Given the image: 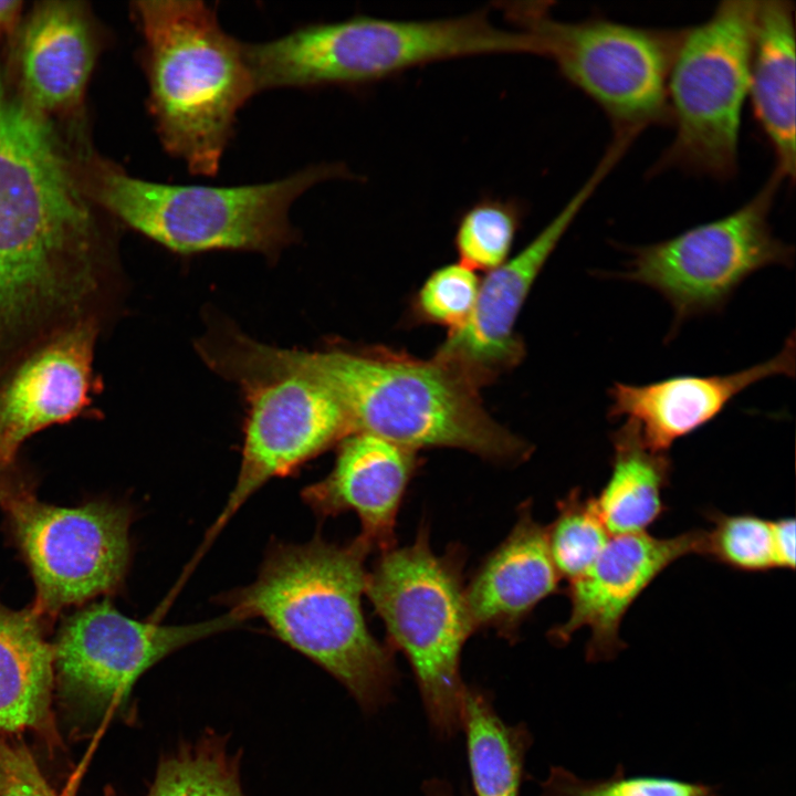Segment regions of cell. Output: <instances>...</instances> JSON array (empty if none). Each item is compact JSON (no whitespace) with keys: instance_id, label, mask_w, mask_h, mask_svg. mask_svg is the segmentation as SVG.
<instances>
[{"instance_id":"29","label":"cell","mask_w":796,"mask_h":796,"mask_svg":"<svg viewBox=\"0 0 796 796\" xmlns=\"http://www.w3.org/2000/svg\"><path fill=\"white\" fill-rule=\"evenodd\" d=\"M537 796H720L712 786L664 777H626L619 767L606 779H583L556 766Z\"/></svg>"},{"instance_id":"30","label":"cell","mask_w":796,"mask_h":796,"mask_svg":"<svg viewBox=\"0 0 796 796\" xmlns=\"http://www.w3.org/2000/svg\"><path fill=\"white\" fill-rule=\"evenodd\" d=\"M480 281L474 270L458 262L436 270L425 281L413 300L417 318L449 327L461 328L475 306Z\"/></svg>"},{"instance_id":"25","label":"cell","mask_w":796,"mask_h":796,"mask_svg":"<svg viewBox=\"0 0 796 796\" xmlns=\"http://www.w3.org/2000/svg\"><path fill=\"white\" fill-rule=\"evenodd\" d=\"M146 796H244L237 756L216 735L163 758Z\"/></svg>"},{"instance_id":"12","label":"cell","mask_w":796,"mask_h":796,"mask_svg":"<svg viewBox=\"0 0 796 796\" xmlns=\"http://www.w3.org/2000/svg\"><path fill=\"white\" fill-rule=\"evenodd\" d=\"M242 620L231 611L190 625L163 626L123 615L107 599L69 616L53 649L60 704L76 724L124 711L136 680L155 663Z\"/></svg>"},{"instance_id":"8","label":"cell","mask_w":796,"mask_h":796,"mask_svg":"<svg viewBox=\"0 0 796 796\" xmlns=\"http://www.w3.org/2000/svg\"><path fill=\"white\" fill-rule=\"evenodd\" d=\"M199 346L212 369L242 386L249 415L237 482L190 566L264 483L290 474L352 433L335 395L314 377L276 363L266 345L222 328Z\"/></svg>"},{"instance_id":"3","label":"cell","mask_w":796,"mask_h":796,"mask_svg":"<svg viewBox=\"0 0 796 796\" xmlns=\"http://www.w3.org/2000/svg\"><path fill=\"white\" fill-rule=\"evenodd\" d=\"M276 363L310 375L338 399L352 432L417 452L448 447L486 460H523L530 446L484 410L479 387L454 367L389 349L303 352L270 347Z\"/></svg>"},{"instance_id":"1","label":"cell","mask_w":796,"mask_h":796,"mask_svg":"<svg viewBox=\"0 0 796 796\" xmlns=\"http://www.w3.org/2000/svg\"><path fill=\"white\" fill-rule=\"evenodd\" d=\"M95 228L62 143L0 63V336L75 307L93 284Z\"/></svg>"},{"instance_id":"14","label":"cell","mask_w":796,"mask_h":796,"mask_svg":"<svg viewBox=\"0 0 796 796\" xmlns=\"http://www.w3.org/2000/svg\"><path fill=\"white\" fill-rule=\"evenodd\" d=\"M622 158L608 147L593 174L563 209L517 254L480 281L473 312L449 332L436 358L454 367L478 387L520 363L524 354L514 326L540 272L598 186Z\"/></svg>"},{"instance_id":"22","label":"cell","mask_w":796,"mask_h":796,"mask_svg":"<svg viewBox=\"0 0 796 796\" xmlns=\"http://www.w3.org/2000/svg\"><path fill=\"white\" fill-rule=\"evenodd\" d=\"M54 687L53 649L32 608L0 603V733L48 730Z\"/></svg>"},{"instance_id":"13","label":"cell","mask_w":796,"mask_h":796,"mask_svg":"<svg viewBox=\"0 0 796 796\" xmlns=\"http://www.w3.org/2000/svg\"><path fill=\"white\" fill-rule=\"evenodd\" d=\"M4 506L34 580L31 608L43 620L123 583L130 556L125 506L104 501L61 507L27 489Z\"/></svg>"},{"instance_id":"32","label":"cell","mask_w":796,"mask_h":796,"mask_svg":"<svg viewBox=\"0 0 796 796\" xmlns=\"http://www.w3.org/2000/svg\"><path fill=\"white\" fill-rule=\"evenodd\" d=\"M772 541L776 568L795 567V520L779 517L772 520Z\"/></svg>"},{"instance_id":"31","label":"cell","mask_w":796,"mask_h":796,"mask_svg":"<svg viewBox=\"0 0 796 796\" xmlns=\"http://www.w3.org/2000/svg\"><path fill=\"white\" fill-rule=\"evenodd\" d=\"M0 796H57L22 745L0 741Z\"/></svg>"},{"instance_id":"11","label":"cell","mask_w":796,"mask_h":796,"mask_svg":"<svg viewBox=\"0 0 796 796\" xmlns=\"http://www.w3.org/2000/svg\"><path fill=\"white\" fill-rule=\"evenodd\" d=\"M785 181L775 170L744 205L651 244L627 249L618 277L659 293L673 313L672 329L685 321L724 308L752 274L773 265L790 266L794 249L778 239L769 216Z\"/></svg>"},{"instance_id":"15","label":"cell","mask_w":796,"mask_h":796,"mask_svg":"<svg viewBox=\"0 0 796 796\" xmlns=\"http://www.w3.org/2000/svg\"><path fill=\"white\" fill-rule=\"evenodd\" d=\"M704 530L671 537L647 532L611 535L591 566L568 583L570 611L567 620L548 632L556 645H565L582 628L590 637L586 659L609 661L626 648L621 622L640 595L670 565L702 553Z\"/></svg>"},{"instance_id":"9","label":"cell","mask_w":796,"mask_h":796,"mask_svg":"<svg viewBox=\"0 0 796 796\" xmlns=\"http://www.w3.org/2000/svg\"><path fill=\"white\" fill-rule=\"evenodd\" d=\"M551 2H500L515 29L530 34L537 55L594 101L614 136L636 139L645 129L670 124L668 77L683 29H654L605 18L566 22Z\"/></svg>"},{"instance_id":"27","label":"cell","mask_w":796,"mask_h":796,"mask_svg":"<svg viewBox=\"0 0 796 796\" xmlns=\"http://www.w3.org/2000/svg\"><path fill=\"white\" fill-rule=\"evenodd\" d=\"M514 200L484 198L460 218L454 244L459 262L472 270H493L509 259L522 221Z\"/></svg>"},{"instance_id":"5","label":"cell","mask_w":796,"mask_h":796,"mask_svg":"<svg viewBox=\"0 0 796 796\" xmlns=\"http://www.w3.org/2000/svg\"><path fill=\"white\" fill-rule=\"evenodd\" d=\"M532 38L492 23L486 9L434 20L355 15L243 42L255 94L277 88L356 87L439 61L534 54Z\"/></svg>"},{"instance_id":"10","label":"cell","mask_w":796,"mask_h":796,"mask_svg":"<svg viewBox=\"0 0 796 796\" xmlns=\"http://www.w3.org/2000/svg\"><path fill=\"white\" fill-rule=\"evenodd\" d=\"M756 1L727 0L683 29L668 77L674 136L652 168L726 180L737 170Z\"/></svg>"},{"instance_id":"19","label":"cell","mask_w":796,"mask_h":796,"mask_svg":"<svg viewBox=\"0 0 796 796\" xmlns=\"http://www.w3.org/2000/svg\"><path fill=\"white\" fill-rule=\"evenodd\" d=\"M561 576L552 559L546 527L521 505L504 541L479 566L465 586V601L474 630L493 629L513 642L523 621L555 594Z\"/></svg>"},{"instance_id":"18","label":"cell","mask_w":796,"mask_h":796,"mask_svg":"<svg viewBox=\"0 0 796 796\" xmlns=\"http://www.w3.org/2000/svg\"><path fill=\"white\" fill-rule=\"evenodd\" d=\"M95 328L78 322L31 355L0 390V452L14 460L31 434L76 417L90 401Z\"/></svg>"},{"instance_id":"4","label":"cell","mask_w":796,"mask_h":796,"mask_svg":"<svg viewBox=\"0 0 796 796\" xmlns=\"http://www.w3.org/2000/svg\"><path fill=\"white\" fill-rule=\"evenodd\" d=\"M148 106L160 143L193 175L214 176L253 96L243 42L198 0L139 1Z\"/></svg>"},{"instance_id":"24","label":"cell","mask_w":796,"mask_h":796,"mask_svg":"<svg viewBox=\"0 0 796 796\" xmlns=\"http://www.w3.org/2000/svg\"><path fill=\"white\" fill-rule=\"evenodd\" d=\"M460 726L465 731L476 796H519L531 736L524 725H509L490 699L465 687Z\"/></svg>"},{"instance_id":"33","label":"cell","mask_w":796,"mask_h":796,"mask_svg":"<svg viewBox=\"0 0 796 796\" xmlns=\"http://www.w3.org/2000/svg\"><path fill=\"white\" fill-rule=\"evenodd\" d=\"M13 460L7 458L0 452V504H3L24 486L20 484L12 469Z\"/></svg>"},{"instance_id":"28","label":"cell","mask_w":796,"mask_h":796,"mask_svg":"<svg viewBox=\"0 0 796 796\" xmlns=\"http://www.w3.org/2000/svg\"><path fill=\"white\" fill-rule=\"evenodd\" d=\"M712 526L704 531L702 556L740 572L760 573L776 568L772 520L752 513L725 514L709 511Z\"/></svg>"},{"instance_id":"20","label":"cell","mask_w":796,"mask_h":796,"mask_svg":"<svg viewBox=\"0 0 796 796\" xmlns=\"http://www.w3.org/2000/svg\"><path fill=\"white\" fill-rule=\"evenodd\" d=\"M794 17L792 1H756L747 91L754 117L774 154V170L790 182L796 167Z\"/></svg>"},{"instance_id":"17","label":"cell","mask_w":796,"mask_h":796,"mask_svg":"<svg viewBox=\"0 0 796 796\" xmlns=\"http://www.w3.org/2000/svg\"><path fill=\"white\" fill-rule=\"evenodd\" d=\"M416 452L366 432L339 441L333 470L306 486L304 502L320 516L353 511L359 536L373 551L395 547V525L408 484L418 469Z\"/></svg>"},{"instance_id":"26","label":"cell","mask_w":796,"mask_h":796,"mask_svg":"<svg viewBox=\"0 0 796 796\" xmlns=\"http://www.w3.org/2000/svg\"><path fill=\"white\" fill-rule=\"evenodd\" d=\"M556 507V517L546 527L547 543L561 578L569 583L591 566L611 535L594 498L584 496L580 489H573Z\"/></svg>"},{"instance_id":"34","label":"cell","mask_w":796,"mask_h":796,"mask_svg":"<svg viewBox=\"0 0 796 796\" xmlns=\"http://www.w3.org/2000/svg\"><path fill=\"white\" fill-rule=\"evenodd\" d=\"M21 6V1L0 0V30L9 29L14 24Z\"/></svg>"},{"instance_id":"23","label":"cell","mask_w":796,"mask_h":796,"mask_svg":"<svg viewBox=\"0 0 796 796\" xmlns=\"http://www.w3.org/2000/svg\"><path fill=\"white\" fill-rule=\"evenodd\" d=\"M610 439V474L593 496L596 509L610 535L647 532L664 513L672 462L650 448L631 423L624 422Z\"/></svg>"},{"instance_id":"6","label":"cell","mask_w":796,"mask_h":796,"mask_svg":"<svg viewBox=\"0 0 796 796\" xmlns=\"http://www.w3.org/2000/svg\"><path fill=\"white\" fill-rule=\"evenodd\" d=\"M339 163H320L268 182L214 187L171 185L118 168L100 175L97 198L134 230L179 253L247 250L274 255L294 240L289 212L305 191L347 178Z\"/></svg>"},{"instance_id":"16","label":"cell","mask_w":796,"mask_h":796,"mask_svg":"<svg viewBox=\"0 0 796 796\" xmlns=\"http://www.w3.org/2000/svg\"><path fill=\"white\" fill-rule=\"evenodd\" d=\"M795 336L792 333L773 357L747 368L721 375H679L633 385L615 383L608 390V417L625 419L653 450L671 446L714 420L741 392L775 376L795 374Z\"/></svg>"},{"instance_id":"2","label":"cell","mask_w":796,"mask_h":796,"mask_svg":"<svg viewBox=\"0 0 796 796\" xmlns=\"http://www.w3.org/2000/svg\"><path fill=\"white\" fill-rule=\"evenodd\" d=\"M373 552L358 535L338 545L320 536L277 545L256 579L227 603L242 621L263 619L277 638L339 681L367 711L385 704L397 680L392 651L366 624L362 597Z\"/></svg>"},{"instance_id":"35","label":"cell","mask_w":796,"mask_h":796,"mask_svg":"<svg viewBox=\"0 0 796 796\" xmlns=\"http://www.w3.org/2000/svg\"><path fill=\"white\" fill-rule=\"evenodd\" d=\"M423 796H455L451 786L441 779H430L423 786Z\"/></svg>"},{"instance_id":"21","label":"cell","mask_w":796,"mask_h":796,"mask_svg":"<svg viewBox=\"0 0 796 796\" xmlns=\"http://www.w3.org/2000/svg\"><path fill=\"white\" fill-rule=\"evenodd\" d=\"M24 98L38 111H59L80 100L95 61L88 22L72 3L51 2L32 14L20 48Z\"/></svg>"},{"instance_id":"7","label":"cell","mask_w":796,"mask_h":796,"mask_svg":"<svg viewBox=\"0 0 796 796\" xmlns=\"http://www.w3.org/2000/svg\"><path fill=\"white\" fill-rule=\"evenodd\" d=\"M464 555L436 554L426 526L412 544L392 547L367 573L365 595L381 618L388 647L409 661L428 719L442 736L460 727L465 690L460 658L475 631L465 601Z\"/></svg>"}]
</instances>
